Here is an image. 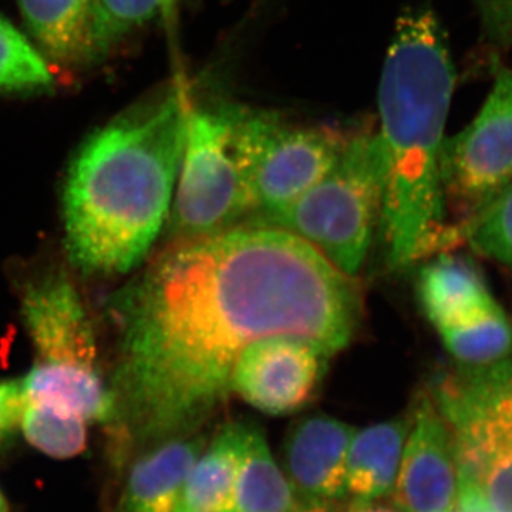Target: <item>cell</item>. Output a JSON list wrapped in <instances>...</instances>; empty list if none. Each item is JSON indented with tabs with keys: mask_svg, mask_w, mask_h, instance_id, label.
I'll list each match as a JSON object with an SVG mask.
<instances>
[{
	"mask_svg": "<svg viewBox=\"0 0 512 512\" xmlns=\"http://www.w3.org/2000/svg\"><path fill=\"white\" fill-rule=\"evenodd\" d=\"M114 460L194 433L231 392L241 353L271 336L349 345L363 316L355 276L284 229L242 224L171 241L110 303Z\"/></svg>",
	"mask_w": 512,
	"mask_h": 512,
	"instance_id": "cell-1",
	"label": "cell"
},
{
	"mask_svg": "<svg viewBox=\"0 0 512 512\" xmlns=\"http://www.w3.org/2000/svg\"><path fill=\"white\" fill-rule=\"evenodd\" d=\"M190 101L178 80L74 154L62 190L63 242L83 274L124 275L146 261L170 218Z\"/></svg>",
	"mask_w": 512,
	"mask_h": 512,
	"instance_id": "cell-2",
	"label": "cell"
},
{
	"mask_svg": "<svg viewBox=\"0 0 512 512\" xmlns=\"http://www.w3.org/2000/svg\"><path fill=\"white\" fill-rule=\"evenodd\" d=\"M454 83L440 20L430 9L402 13L383 63L376 131L383 163L379 227L392 271L463 244L448 221L441 178Z\"/></svg>",
	"mask_w": 512,
	"mask_h": 512,
	"instance_id": "cell-3",
	"label": "cell"
},
{
	"mask_svg": "<svg viewBox=\"0 0 512 512\" xmlns=\"http://www.w3.org/2000/svg\"><path fill=\"white\" fill-rule=\"evenodd\" d=\"M22 318L33 348L32 367L20 377L23 403L111 427L114 400L104 376L92 316L76 285L50 274L26 286Z\"/></svg>",
	"mask_w": 512,
	"mask_h": 512,
	"instance_id": "cell-4",
	"label": "cell"
},
{
	"mask_svg": "<svg viewBox=\"0 0 512 512\" xmlns=\"http://www.w3.org/2000/svg\"><path fill=\"white\" fill-rule=\"evenodd\" d=\"M383 202L376 133L350 134L335 165L291 204L249 224L284 229L318 249L349 276L362 268ZM248 224V222H247Z\"/></svg>",
	"mask_w": 512,
	"mask_h": 512,
	"instance_id": "cell-5",
	"label": "cell"
},
{
	"mask_svg": "<svg viewBox=\"0 0 512 512\" xmlns=\"http://www.w3.org/2000/svg\"><path fill=\"white\" fill-rule=\"evenodd\" d=\"M430 396L453 436L458 495H477L491 512H512V360L487 370H444Z\"/></svg>",
	"mask_w": 512,
	"mask_h": 512,
	"instance_id": "cell-6",
	"label": "cell"
},
{
	"mask_svg": "<svg viewBox=\"0 0 512 512\" xmlns=\"http://www.w3.org/2000/svg\"><path fill=\"white\" fill-rule=\"evenodd\" d=\"M254 197L234 137V104L197 106L185 121L180 173L171 205L173 241L208 237L247 224Z\"/></svg>",
	"mask_w": 512,
	"mask_h": 512,
	"instance_id": "cell-7",
	"label": "cell"
},
{
	"mask_svg": "<svg viewBox=\"0 0 512 512\" xmlns=\"http://www.w3.org/2000/svg\"><path fill=\"white\" fill-rule=\"evenodd\" d=\"M234 137L254 197L248 222L282 210L318 183L342 154L350 134L299 126L272 111L234 104Z\"/></svg>",
	"mask_w": 512,
	"mask_h": 512,
	"instance_id": "cell-8",
	"label": "cell"
},
{
	"mask_svg": "<svg viewBox=\"0 0 512 512\" xmlns=\"http://www.w3.org/2000/svg\"><path fill=\"white\" fill-rule=\"evenodd\" d=\"M441 178L448 221L463 239L468 222L512 181V69L498 72L476 119L444 143Z\"/></svg>",
	"mask_w": 512,
	"mask_h": 512,
	"instance_id": "cell-9",
	"label": "cell"
},
{
	"mask_svg": "<svg viewBox=\"0 0 512 512\" xmlns=\"http://www.w3.org/2000/svg\"><path fill=\"white\" fill-rule=\"evenodd\" d=\"M330 357L306 339L279 335L258 340L238 357L231 392L271 416L298 412L318 392Z\"/></svg>",
	"mask_w": 512,
	"mask_h": 512,
	"instance_id": "cell-10",
	"label": "cell"
},
{
	"mask_svg": "<svg viewBox=\"0 0 512 512\" xmlns=\"http://www.w3.org/2000/svg\"><path fill=\"white\" fill-rule=\"evenodd\" d=\"M458 463L453 436L430 393H421L392 490L402 512H458Z\"/></svg>",
	"mask_w": 512,
	"mask_h": 512,
	"instance_id": "cell-11",
	"label": "cell"
},
{
	"mask_svg": "<svg viewBox=\"0 0 512 512\" xmlns=\"http://www.w3.org/2000/svg\"><path fill=\"white\" fill-rule=\"evenodd\" d=\"M356 431L325 414L293 424L284 443L285 474L293 490L319 504L345 497L346 464Z\"/></svg>",
	"mask_w": 512,
	"mask_h": 512,
	"instance_id": "cell-12",
	"label": "cell"
},
{
	"mask_svg": "<svg viewBox=\"0 0 512 512\" xmlns=\"http://www.w3.org/2000/svg\"><path fill=\"white\" fill-rule=\"evenodd\" d=\"M205 440L197 434L173 437L131 458L116 512H175L185 481Z\"/></svg>",
	"mask_w": 512,
	"mask_h": 512,
	"instance_id": "cell-13",
	"label": "cell"
},
{
	"mask_svg": "<svg viewBox=\"0 0 512 512\" xmlns=\"http://www.w3.org/2000/svg\"><path fill=\"white\" fill-rule=\"evenodd\" d=\"M421 311L439 330L497 308L484 275L470 259L444 252L430 258L417 279Z\"/></svg>",
	"mask_w": 512,
	"mask_h": 512,
	"instance_id": "cell-14",
	"label": "cell"
},
{
	"mask_svg": "<svg viewBox=\"0 0 512 512\" xmlns=\"http://www.w3.org/2000/svg\"><path fill=\"white\" fill-rule=\"evenodd\" d=\"M412 417L357 430L346 464V494L353 500L376 501L392 494Z\"/></svg>",
	"mask_w": 512,
	"mask_h": 512,
	"instance_id": "cell-15",
	"label": "cell"
},
{
	"mask_svg": "<svg viewBox=\"0 0 512 512\" xmlns=\"http://www.w3.org/2000/svg\"><path fill=\"white\" fill-rule=\"evenodd\" d=\"M251 424H225L200 457L185 481L181 507L200 512H234L235 485Z\"/></svg>",
	"mask_w": 512,
	"mask_h": 512,
	"instance_id": "cell-16",
	"label": "cell"
},
{
	"mask_svg": "<svg viewBox=\"0 0 512 512\" xmlns=\"http://www.w3.org/2000/svg\"><path fill=\"white\" fill-rule=\"evenodd\" d=\"M46 59L63 67L92 59L93 0H19Z\"/></svg>",
	"mask_w": 512,
	"mask_h": 512,
	"instance_id": "cell-17",
	"label": "cell"
},
{
	"mask_svg": "<svg viewBox=\"0 0 512 512\" xmlns=\"http://www.w3.org/2000/svg\"><path fill=\"white\" fill-rule=\"evenodd\" d=\"M298 497L276 464L265 434L249 429L234 494V512H299Z\"/></svg>",
	"mask_w": 512,
	"mask_h": 512,
	"instance_id": "cell-18",
	"label": "cell"
},
{
	"mask_svg": "<svg viewBox=\"0 0 512 512\" xmlns=\"http://www.w3.org/2000/svg\"><path fill=\"white\" fill-rule=\"evenodd\" d=\"M437 332L444 348L463 369H493L512 360V322L500 305Z\"/></svg>",
	"mask_w": 512,
	"mask_h": 512,
	"instance_id": "cell-19",
	"label": "cell"
},
{
	"mask_svg": "<svg viewBox=\"0 0 512 512\" xmlns=\"http://www.w3.org/2000/svg\"><path fill=\"white\" fill-rule=\"evenodd\" d=\"M178 0H93L92 57L109 52L147 23L173 15Z\"/></svg>",
	"mask_w": 512,
	"mask_h": 512,
	"instance_id": "cell-20",
	"label": "cell"
},
{
	"mask_svg": "<svg viewBox=\"0 0 512 512\" xmlns=\"http://www.w3.org/2000/svg\"><path fill=\"white\" fill-rule=\"evenodd\" d=\"M19 430L46 456L66 460L79 456L87 444V424L52 410L23 403Z\"/></svg>",
	"mask_w": 512,
	"mask_h": 512,
	"instance_id": "cell-21",
	"label": "cell"
},
{
	"mask_svg": "<svg viewBox=\"0 0 512 512\" xmlns=\"http://www.w3.org/2000/svg\"><path fill=\"white\" fill-rule=\"evenodd\" d=\"M49 60L8 19L0 16V90H32L50 86Z\"/></svg>",
	"mask_w": 512,
	"mask_h": 512,
	"instance_id": "cell-22",
	"label": "cell"
},
{
	"mask_svg": "<svg viewBox=\"0 0 512 512\" xmlns=\"http://www.w3.org/2000/svg\"><path fill=\"white\" fill-rule=\"evenodd\" d=\"M463 242L512 274V181L468 222Z\"/></svg>",
	"mask_w": 512,
	"mask_h": 512,
	"instance_id": "cell-23",
	"label": "cell"
},
{
	"mask_svg": "<svg viewBox=\"0 0 512 512\" xmlns=\"http://www.w3.org/2000/svg\"><path fill=\"white\" fill-rule=\"evenodd\" d=\"M485 35L495 45L512 46V0H471Z\"/></svg>",
	"mask_w": 512,
	"mask_h": 512,
	"instance_id": "cell-24",
	"label": "cell"
},
{
	"mask_svg": "<svg viewBox=\"0 0 512 512\" xmlns=\"http://www.w3.org/2000/svg\"><path fill=\"white\" fill-rule=\"evenodd\" d=\"M23 409L20 379H0V440L19 430Z\"/></svg>",
	"mask_w": 512,
	"mask_h": 512,
	"instance_id": "cell-25",
	"label": "cell"
},
{
	"mask_svg": "<svg viewBox=\"0 0 512 512\" xmlns=\"http://www.w3.org/2000/svg\"><path fill=\"white\" fill-rule=\"evenodd\" d=\"M345 512H402L392 505L379 503V501L353 500Z\"/></svg>",
	"mask_w": 512,
	"mask_h": 512,
	"instance_id": "cell-26",
	"label": "cell"
},
{
	"mask_svg": "<svg viewBox=\"0 0 512 512\" xmlns=\"http://www.w3.org/2000/svg\"><path fill=\"white\" fill-rule=\"evenodd\" d=\"M299 512H332L325 504H312L311 507L305 508Z\"/></svg>",
	"mask_w": 512,
	"mask_h": 512,
	"instance_id": "cell-27",
	"label": "cell"
},
{
	"mask_svg": "<svg viewBox=\"0 0 512 512\" xmlns=\"http://www.w3.org/2000/svg\"><path fill=\"white\" fill-rule=\"evenodd\" d=\"M0 512H10L8 501H6L5 495L0 491Z\"/></svg>",
	"mask_w": 512,
	"mask_h": 512,
	"instance_id": "cell-28",
	"label": "cell"
},
{
	"mask_svg": "<svg viewBox=\"0 0 512 512\" xmlns=\"http://www.w3.org/2000/svg\"><path fill=\"white\" fill-rule=\"evenodd\" d=\"M175 512H200V511L188 510V508L181 507V505H180V507H178V510Z\"/></svg>",
	"mask_w": 512,
	"mask_h": 512,
	"instance_id": "cell-29",
	"label": "cell"
},
{
	"mask_svg": "<svg viewBox=\"0 0 512 512\" xmlns=\"http://www.w3.org/2000/svg\"><path fill=\"white\" fill-rule=\"evenodd\" d=\"M480 512H491V511H488V510H484V511H480Z\"/></svg>",
	"mask_w": 512,
	"mask_h": 512,
	"instance_id": "cell-30",
	"label": "cell"
}]
</instances>
